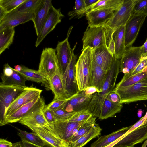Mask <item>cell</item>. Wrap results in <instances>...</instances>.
<instances>
[{"label": "cell", "mask_w": 147, "mask_h": 147, "mask_svg": "<svg viewBox=\"0 0 147 147\" xmlns=\"http://www.w3.org/2000/svg\"><path fill=\"white\" fill-rule=\"evenodd\" d=\"M138 0H124L120 7L113 14L104 27L105 29L107 47L114 32L120 26L125 25L133 14L134 6Z\"/></svg>", "instance_id": "6da1fadb"}, {"label": "cell", "mask_w": 147, "mask_h": 147, "mask_svg": "<svg viewBox=\"0 0 147 147\" xmlns=\"http://www.w3.org/2000/svg\"><path fill=\"white\" fill-rule=\"evenodd\" d=\"M92 65V50L88 47L82 51L75 65L76 78L80 92L89 86Z\"/></svg>", "instance_id": "7a4b0ae2"}, {"label": "cell", "mask_w": 147, "mask_h": 147, "mask_svg": "<svg viewBox=\"0 0 147 147\" xmlns=\"http://www.w3.org/2000/svg\"><path fill=\"white\" fill-rule=\"evenodd\" d=\"M114 90L120 98V104L147 100V77L131 85Z\"/></svg>", "instance_id": "3957f363"}, {"label": "cell", "mask_w": 147, "mask_h": 147, "mask_svg": "<svg viewBox=\"0 0 147 147\" xmlns=\"http://www.w3.org/2000/svg\"><path fill=\"white\" fill-rule=\"evenodd\" d=\"M24 87L0 84V125L7 124L5 116L8 107L24 91Z\"/></svg>", "instance_id": "277c9868"}, {"label": "cell", "mask_w": 147, "mask_h": 147, "mask_svg": "<svg viewBox=\"0 0 147 147\" xmlns=\"http://www.w3.org/2000/svg\"><path fill=\"white\" fill-rule=\"evenodd\" d=\"M82 51L89 47L93 50L100 47L107 48L105 38V29L102 26L88 27L82 38Z\"/></svg>", "instance_id": "5b68a950"}, {"label": "cell", "mask_w": 147, "mask_h": 147, "mask_svg": "<svg viewBox=\"0 0 147 147\" xmlns=\"http://www.w3.org/2000/svg\"><path fill=\"white\" fill-rule=\"evenodd\" d=\"M142 46L126 48L120 60V71L124 74V76L131 74L142 59Z\"/></svg>", "instance_id": "8992f818"}, {"label": "cell", "mask_w": 147, "mask_h": 147, "mask_svg": "<svg viewBox=\"0 0 147 147\" xmlns=\"http://www.w3.org/2000/svg\"><path fill=\"white\" fill-rule=\"evenodd\" d=\"M55 49L47 47L42 53L38 71L48 80L55 72L58 67Z\"/></svg>", "instance_id": "52a82bcc"}, {"label": "cell", "mask_w": 147, "mask_h": 147, "mask_svg": "<svg viewBox=\"0 0 147 147\" xmlns=\"http://www.w3.org/2000/svg\"><path fill=\"white\" fill-rule=\"evenodd\" d=\"M77 43L72 49L68 65L64 74L62 76L65 90L71 97L80 92L76 78L75 65L77 57L74 53V50Z\"/></svg>", "instance_id": "ba28073f"}, {"label": "cell", "mask_w": 147, "mask_h": 147, "mask_svg": "<svg viewBox=\"0 0 147 147\" xmlns=\"http://www.w3.org/2000/svg\"><path fill=\"white\" fill-rule=\"evenodd\" d=\"M146 16L133 14L125 25V46L126 48L132 47Z\"/></svg>", "instance_id": "9c48e42d"}, {"label": "cell", "mask_w": 147, "mask_h": 147, "mask_svg": "<svg viewBox=\"0 0 147 147\" xmlns=\"http://www.w3.org/2000/svg\"><path fill=\"white\" fill-rule=\"evenodd\" d=\"M64 15L60 9H57L53 6L50 9L47 17L37 37L35 46L37 47L47 35L52 31L57 24L60 23Z\"/></svg>", "instance_id": "30bf717a"}, {"label": "cell", "mask_w": 147, "mask_h": 147, "mask_svg": "<svg viewBox=\"0 0 147 147\" xmlns=\"http://www.w3.org/2000/svg\"><path fill=\"white\" fill-rule=\"evenodd\" d=\"M42 90L31 86L25 88L24 91L11 105L5 114L6 118L19 108L34 98L40 96Z\"/></svg>", "instance_id": "8fae6325"}, {"label": "cell", "mask_w": 147, "mask_h": 147, "mask_svg": "<svg viewBox=\"0 0 147 147\" xmlns=\"http://www.w3.org/2000/svg\"><path fill=\"white\" fill-rule=\"evenodd\" d=\"M34 14L19 11L16 9L8 12L0 21V30L6 27L14 28L30 20L33 21Z\"/></svg>", "instance_id": "7c38bea8"}, {"label": "cell", "mask_w": 147, "mask_h": 147, "mask_svg": "<svg viewBox=\"0 0 147 147\" xmlns=\"http://www.w3.org/2000/svg\"><path fill=\"white\" fill-rule=\"evenodd\" d=\"M45 104L40 96L37 97L22 106L6 118L7 124L19 122L23 117L33 111Z\"/></svg>", "instance_id": "4fadbf2b"}, {"label": "cell", "mask_w": 147, "mask_h": 147, "mask_svg": "<svg viewBox=\"0 0 147 147\" xmlns=\"http://www.w3.org/2000/svg\"><path fill=\"white\" fill-rule=\"evenodd\" d=\"M147 138V124L142 125L125 135L113 147L133 146Z\"/></svg>", "instance_id": "5bb4252c"}, {"label": "cell", "mask_w": 147, "mask_h": 147, "mask_svg": "<svg viewBox=\"0 0 147 147\" xmlns=\"http://www.w3.org/2000/svg\"><path fill=\"white\" fill-rule=\"evenodd\" d=\"M93 95H88L83 91L73 96L62 108L68 112H77L86 110Z\"/></svg>", "instance_id": "9a60e30c"}, {"label": "cell", "mask_w": 147, "mask_h": 147, "mask_svg": "<svg viewBox=\"0 0 147 147\" xmlns=\"http://www.w3.org/2000/svg\"><path fill=\"white\" fill-rule=\"evenodd\" d=\"M112 62L110 69L107 72V76L103 85L101 92L99 94L104 98L106 97L107 94L114 90L116 79L120 71V62L113 55Z\"/></svg>", "instance_id": "2e32d148"}, {"label": "cell", "mask_w": 147, "mask_h": 147, "mask_svg": "<svg viewBox=\"0 0 147 147\" xmlns=\"http://www.w3.org/2000/svg\"><path fill=\"white\" fill-rule=\"evenodd\" d=\"M68 37L58 42L55 49L58 65L62 76L67 67L71 56L72 49L68 41Z\"/></svg>", "instance_id": "e0dca14e"}, {"label": "cell", "mask_w": 147, "mask_h": 147, "mask_svg": "<svg viewBox=\"0 0 147 147\" xmlns=\"http://www.w3.org/2000/svg\"><path fill=\"white\" fill-rule=\"evenodd\" d=\"M28 127L41 139L55 147H61L63 140L61 139L49 125Z\"/></svg>", "instance_id": "ac0fdd59"}, {"label": "cell", "mask_w": 147, "mask_h": 147, "mask_svg": "<svg viewBox=\"0 0 147 147\" xmlns=\"http://www.w3.org/2000/svg\"><path fill=\"white\" fill-rule=\"evenodd\" d=\"M85 122L55 121L53 127L61 139L67 142L76 133L79 127Z\"/></svg>", "instance_id": "d6986e66"}, {"label": "cell", "mask_w": 147, "mask_h": 147, "mask_svg": "<svg viewBox=\"0 0 147 147\" xmlns=\"http://www.w3.org/2000/svg\"><path fill=\"white\" fill-rule=\"evenodd\" d=\"M115 11L108 9L90 11L86 15L88 27H104L112 16Z\"/></svg>", "instance_id": "ffe728a7"}, {"label": "cell", "mask_w": 147, "mask_h": 147, "mask_svg": "<svg viewBox=\"0 0 147 147\" xmlns=\"http://www.w3.org/2000/svg\"><path fill=\"white\" fill-rule=\"evenodd\" d=\"M48 81L49 89L52 91L54 94L53 100H65L72 97L69 96L65 90L62 76L59 67Z\"/></svg>", "instance_id": "44dd1931"}, {"label": "cell", "mask_w": 147, "mask_h": 147, "mask_svg": "<svg viewBox=\"0 0 147 147\" xmlns=\"http://www.w3.org/2000/svg\"><path fill=\"white\" fill-rule=\"evenodd\" d=\"M113 55L107 48L100 47L92 50V62L101 67L108 72L112 62Z\"/></svg>", "instance_id": "7402d4cb"}, {"label": "cell", "mask_w": 147, "mask_h": 147, "mask_svg": "<svg viewBox=\"0 0 147 147\" xmlns=\"http://www.w3.org/2000/svg\"><path fill=\"white\" fill-rule=\"evenodd\" d=\"M51 1V0H42L34 14L32 21L37 36L42 29L50 9L53 6Z\"/></svg>", "instance_id": "603a6c76"}, {"label": "cell", "mask_w": 147, "mask_h": 147, "mask_svg": "<svg viewBox=\"0 0 147 147\" xmlns=\"http://www.w3.org/2000/svg\"><path fill=\"white\" fill-rule=\"evenodd\" d=\"M45 104L33 111L23 117L19 122L28 127H38L49 125L43 113Z\"/></svg>", "instance_id": "cb8c5ba5"}, {"label": "cell", "mask_w": 147, "mask_h": 147, "mask_svg": "<svg viewBox=\"0 0 147 147\" xmlns=\"http://www.w3.org/2000/svg\"><path fill=\"white\" fill-rule=\"evenodd\" d=\"M107 72L100 66L92 62L89 86L95 87L98 93L101 92Z\"/></svg>", "instance_id": "d4e9b609"}, {"label": "cell", "mask_w": 147, "mask_h": 147, "mask_svg": "<svg viewBox=\"0 0 147 147\" xmlns=\"http://www.w3.org/2000/svg\"><path fill=\"white\" fill-rule=\"evenodd\" d=\"M124 127L107 135L101 136L92 143L90 147H105L125 135L131 127Z\"/></svg>", "instance_id": "484cf974"}, {"label": "cell", "mask_w": 147, "mask_h": 147, "mask_svg": "<svg viewBox=\"0 0 147 147\" xmlns=\"http://www.w3.org/2000/svg\"><path fill=\"white\" fill-rule=\"evenodd\" d=\"M125 25L122 26L113 33L112 37L115 45L114 54L117 59H121L126 48L125 46Z\"/></svg>", "instance_id": "4316f807"}, {"label": "cell", "mask_w": 147, "mask_h": 147, "mask_svg": "<svg viewBox=\"0 0 147 147\" xmlns=\"http://www.w3.org/2000/svg\"><path fill=\"white\" fill-rule=\"evenodd\" d=\"M122 107V104L113 103L106 97L101 106L98 119L103 120L112 117L120 112Z\"/></svg>", "instance_id": "83f0119b"}, {"label": "cell", "mask_w": 147, "mask_h": 147, "mask_svg": "<svg viewBox=\"0 0 147 147\" xmlns=\"http://www.w3.org/2000/svg\"><path fill=\"white\" fill-rule=\"evenodd\" d=\"M22 66V70L19 73L23 76L27 80L41 83L45 86L47 89H49L48 81L39 73L38 70L29 69L24 65Z\"/></svg>", "instance_id": "f1b7e54d"}, {"label": "cell", "mask_w": 147, "mask_h": 147, "mask_svg": "<svg viewBox=\"0 0 147 147\" xmlns=\"http://www.w3.org/2000/svg\"><path fill=\"white\" fill-rule=\"evenodd\" d=\"M102 130L98 125L96 123L89 131L76 141L68 143L71 147H82L92 139L100 135Z\"/></svg>", "instance_id": "f546056e"}, {"label": "cell", "mask_w": 147, "mask_h": 147, "mask_svg": "<svg viewBox=\"0 0 147 147\" xmlns=\"http://www.w3.org/2000/svg\"><path fill=\"white\" fill-rule=\"evenodd\" d=\"M1 82L0 84L4 85L17 86L23 87L27 86L25 82L27 81L24 77L14 69L13 74L9 76H6L3 74L1 76Z\"/></svg>", "instance_id": "4dcf8cb0"}, {"label": "cell", "mask_w": 147, "mask_h": 147, "mask_svg": "<svg viewBox=\"0 0 147 147\" xmlns=\"http://www.w3.org/2000/svg\"><path fill=\"white\" fill-rule=\"evenodd\" d=\"M15 33L14 28L6 27L0 30V54L13 43Z\"/></svg>", "instance_id": "1f68e13d"}, {"label": "cell", "mask_w": 147, "mask_h": 147, "mask_svg": "<svg viewBox=\"0 0 147 147\" xmlns=\"http://www.w3.org/2000/svg\"><path fill=\"white\" fill-rule=\"evenodd\" d=\"M147 77V67L141 72L128 77L123 76L115 88L129 86L133 85Z\"/></svg>", "instance_id": "d6a6232c"}, {"label": "cell", "mask_w": 147, "mask_h": 147, "mask_svg": "<svg viewBox=\"0 0 147 147\" xmlns=\"http://www.w3.org/2000/svg\"><path fill=\"white\" fill-rule=\"evenodd\" d=\"M124 0H99L92 6L90 11L108 9H113L115 11L120 7Z\"/></svg>", "instance_id": "836d02e7"}, {"label": "cell", "mask_w": 147, "mask_h": 147, "mask_svg": "<svg viewBox=\"0 0 147 147\" xmlns=\"http://www.w3.org/2000/svg\"><path fill=\"white\" fill-rule=\"evenodd\" d=\"M96 118L92 117L84 122L79 127L74 135L67 142L68 143L74 142L89 131L96 123Z\"/></svg>", "instance_id": "e575fe53"}, {"label": "cell", "mask_w": 147, "mask_h": 147, "mask_svg": "<svg viewBox=\"0 0 147 147\" xmlns=\"http://www.w3.org/2000/svg\"><path fill=\"white\" fill-rule=\"evenodd\" d=\"M17 129L18 134L22 140L41 147L44 145L45 141L36 133L28 132L18 128Z\"/></svg>", "instance_id": "d590c367"}, {"label": "cell", "mask_w": 147, "mask_h": 147, "mask_svg": "<svg viewBox=\"0 0 147 147\" xmlns=\"http://www.w3.org/2000/svg\"><path fill=\"white\" fill-rule=\"evenodd\" d=\"M42 0H26L16 9L19 11L34 14Z\"/></svg>", "instance_id": "8d00e7d4"}, {"label": "cell", "mask_w": 147, "mask_h": 147, "mask_svg": "<svg viewBox=\"0 0 147 147\" xmlns=\"http://www.w3.org/2000/svg\"><path fill=\"white\" fill-rule=\"evenodd\" d=\"M26 0H0V6L8 12L17 8Z\"/></svg>", "instance_id": "74e56055"}, {"label": "cell", "mask_w": 147, "mask_h": 147, "mask_svg": "<svg viewBox=\"0 0 147 147\" xmlns=\"http://www.w3.org/2000/svg\"><path fill=\"white\" fill-rule=\"evenodd\" d=\"M93 116L92 114L88 110H84L77 112L69 120L71 122L86 121Z\"/></svg>", "instance_id": "f35d334b"}, {"label": "cell", "mask_w": 147, "mask_h": 147, "mask_svg": "<svg viewBox=\"0 0 147 147\" xmlns=\"http://www.w3.org/2000/svg\"><path fill=\"white\" fill-rule=\"evenodd\" d=\"M76 113L68 112L64 111L62 108L59 109L54 111L55 121H68L71 119Z\"/></svg>", "instance_id": "ab89813d"}, {"label": "cell", "mask_w": 147, "mask_h": 147, "mask_svg": "<svg viewBox=\"0 0 147 147\" xmlns=\"http://www.w3.org/2000/svg\"><path fill=\"white\" fill-rule=\"evenodd\" d=\"M133 14L147 16V0H138L134 6Z\"/></svg>", "instance_id": "60d3db41"}, {"label": "cell", "mask_w": 147, "mask_h": 147, "mask_svg": "<svg viewBox=\"0 0 147 147\" xmlns=\"http://www.w3.org/2000/svg\"><path fill=\"white\" fill-rule=\"evenodd\" d=\"M72 97L65 100H53L49 104L45 105V106L46 108L55 111L59 109L62 108Z\"/></svg>", "instance_id": "b9f144b4"}, {"label": "cell", "mask_w": 147, "mask_h": 147, "mask_svg": "<svg viewBox=\"0 0 147 147\" xmlns=\"http://www.w3.org/2000/svg\"><path fill=\"white\" fill-rule=\"evenodd\" d=\"M43 113L48 124L53 128V124L55 121L54 111L46 108L45 105L43 110Z\"/></svg>", "instance_id": "7bdbcfd3"}, {"label": "cell", "mask_w": 147, "mask_h": 147, "mask_svg": "<svg viewBox=\"0 0 147 147\" xmlns=\"http://www.w3.org/2000/svg\"><path fill=\"white\" fill-rule=\"evenodd\" d=\"M86 7L85 0H76L75 1V5L73 10L68 13V15L70 16V19L76 13L82 10Z\"/></svg>", "instance_id": "ee69618b"}, {"label": "cell", "mask_w": 147, "mask_h": 147, "mask_svg": "<svg viewBox=\"0 0 147 147\" xmlns=\"http://www.w3.org/2000/svg\"><path fill=\"white\" fill-rule=\"evenodd\" d=\"M147 67V57H143L140 62L131 74L128 76L137 74Z\"/></svg>", "instance_id": "f6af8a7d"}, {"label": "cell", "mask_w": 147, "mask_h": 147, "mask_svg": "<svg viewBox=\"0 0 147 147\" xmlns=\"http://www.w3.org/2000/svg\"><path fill=\"white\" fill-rule=\"evenodd\" d=\"M106 98L111 102L115 104H120V98L118 94L114 90L110 92Z\"/></svg>", "instance_id": "bcb514c9"}, {"label": "cell", "mask_w": 147, "mask_h": 147, "mask_svg": "<svg viewBox=\"0 0 147 147\" xmlns=\"http://www.w3.org/2000/svg\"><path fill=\"white\" fill-rule=\"evenodd\" d=\"M146 124H147V111L143 117L141 118L134 124L131 126L130 128V130L132 131L138 127Z\"/></svg>", "instance_id": "7dc6e473"}, {"label": "cell", "mask_w": 147, "mask_h": 147, "mask_svg": "<svg viewBox=\"0 0 147 147\" xmlns=\"http://www.w3.org/2000/svg\"><path fill=\"white\" fill-rule=\"evenodd\" d=\"M13 144V147H41L22 140Z\"/></svg>", "instance_id": "c3c4849f"}, {"label": "cell", "mask_w": 147, "mask_h": 147, "mask_svg": "<svg viewBox=\"0 0 147 147\" xmlns=\"http://www.w3.org/2000/svg\"><path fill=\"white\" fill-rule=\"evenodd\" d=\"M14 71V69L11 67L7 63L5 64L3 69V74L6 76H11L13 74Z\"/></svg>", "instance_id": "681fc988"}, {"label": "cell", "mask_w": 147, "mask_h": 147, "mask_svg": "<svg viewBox=\"0 0 147 147\" xmlns=\"http://www.w3.org/2000/svg\"><path fill=\"white\" fill-rule=\"evenodd\" d=\"M86 94L88 95H93L98 92V91L96 88L94 86H89L87 87L82 91Z\"/></svg>", "instance_id": "f907efd6"}, {"label": "cell", "mask_w": 147, "mask_h": 147, "mask_svg": "<svg viewBox=\"0 0 147 147\" xmlns=\"http://www.w3.org/2000/svg\"><path fill=\"white\" fill-rule=\"evenodd\" d=\"M0 147H13V144L5 139L0 138Z\"/></svg>", "instance_id": "816d5d0a"}, {"label": "cell", "mask_w": 147, "mask_h": 147, "mask_svg": "<svg viewBox=\"0 0 147 147\" xmlns=\"http://www.w3.org/2000/svg\"><path fill=\"white\" fill-rule=\"evenodd\" d=\"M107 49L109 52L112 55L115 54V45L112 37L107 47Z\"/></svg>", "instance_id": "f5cc1de1"}, {"label": "cell", "mask_w": 147, "mask_h": 147, "mask_svg": "<svg viewBox=\"0 0 147 147\" xmlns=\"http://www.w3.org/2000/svg\"><path fill=\"white\" fill-rule=\"evenodd\" d=\"M142 57H147V38L144 44L142 46Z\"/></svg>", "instance_id": "db71d44e"}, {"label": "cell", "mask_w": 147, "mask_h": 147, "mask_svg": "<svg viewBox=\"0 0 147 147\" xmlns=\"http://www.w3.org/2000/svg\"><path fill=\"white\" fill-rule=\"evenodd\" d=\"M8 13L5 9L0 6V21L4 18Z\"/></svg>", "instance_id": "11a10c76"}, {"label": "cell", "mask_w": 147, "mask_h": 147, "mask_svg": "<svg viewBox=\"0 0 147 147\" xmlns=\"http://www.w3.org/2000/svg\"><path fill=\"white\" fill-rule=\"evenodd\" d=\"M99 0H85V3L87 6H93L94 4L97 3Z\"/></svg>", "instance_id": "9f6ffc18"}, {"label": "cell", "mask_w": 147, "mask_h": 147, "mask_svg": "<svg viewBox=\"0 0 147 147\" xmlns=\"http://www.w3.org/2000/svg\"><path fill=\"white\" fill-rule=\"evenodd\" d=\"M124 136V135H123L115 141L114 142L109 144L105 147H113Z\"/></svg>", "instance_id": "6f0895ef"}, {"label": "cell", "mask_w": 147, "mask_h": 147, "mask_svg": "<svg viewBox=\"0 0 147 147\" xmlns=\"http://www.w3.org/2000/svg\"><path fill=\"white\" fill-rule=\"evenodd\" d=\"M14 69L18 72H20L22 70V66L17 65L14 66Z\"/></svg>", "instance_id": "680465c9"}, {"label": "cell", "mask_w": 147, "mask_h": 147, "mask_svg": "<svg viewBox=\"0 0 147 147\" xmlns=\"http://www.w3.org/2000/svg\"><path fill=\"white\" fill-rule=\"evenodd\" d=\"M61 147H71L65 140H63L62 145Z\"/></svg>", "instance_id": "91938a15"}, {"label": "cell", "mask_w": 147, "mask_h": 147, "mask_svg": "<svg viewBox=\"0 0 147 147\" xmlns=\"http://www.w3.org/2000/svg\"><path fill=\"white\" fill-rule=\"evenodd\" d=\"M42 147H55L45 141V144Z\"/></svg>", "instance_id": "94428289"}, {"label": "cell", "mask_w": 147, "mask_h": 147, "mask_svg": "<svg viewBox=\"0 0 147 147\" xmlns=\"http://www.w3.org/2000/svg\"><path fill=\"white\" fill-rule=\"evenodd\" d=\"M147 146V140L144 142L141 147H146Z\"/></svg>", "instance_id": "6125c7cd"}, {"label": "cell", "mask_w": 147, "mask_h": 147, "mask_svg": "<svg viewBox=\"0 0 147 147\" xmlns=\"http://www.w3.org/2000/svg\"><path fill=\"white\" fill-rule=\"evenodd\" d=\"M120 147H134L133 146H121Z\"/></svg>", "instance_id": "be15d7a7"}]
</instances>
